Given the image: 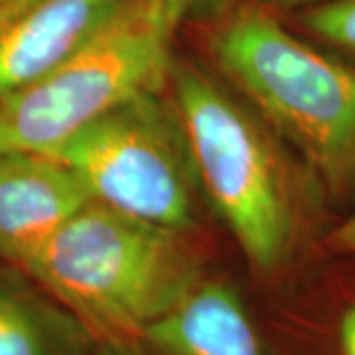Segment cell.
I'll use <instances>...</instances> for the list:
<instances>
[{"instance_id": "6da1fadb", "label": "cell", "mask_w": 355, "mask_h": 355, "mask_svg": "<svg viewBox=\"0 0 355 355\" xmlns=\"http://www.w3.org/2000/svg\"><path fill=\"white\" fill-rule=\"evenodd\" d=\"M22 272L95 342H140L203 279L182 231L89 202Z\"/></svg>"}, {"instance_id": "7a4b0ae2", "label": "cell", "mask_w": 355, "mask_h": 355, "mask_svg": "<svg viewBox=\"0 0 355 355\" xmlns=\"http://www.w3.org/2000/svg\"><path fill=\"white\" fill-rule=\"evenodd\" d=\"M223 73L336 196L355 193V69L288 32L261 4L217 28Z\"/></svg>"}, {"instance_id": "3957f363", "label": "cell", "mask_w": 355, "mask_h": 355, "mask_svg": "<svg viewBox=\"0 0 355 355\" xmlns=\"http://www.w3.org/2000/svg\"><path fill=\"white\" fill-rule=\"evenodd\" d=\"M168 81L196 178L217 216L254 270H279L296 245L298 203L275 142L200 67L174 60Z\"/></svg>"}, {"instance_id": "277c9868", "label": "cell", "mask_w": 355, "mask_h": 355, "mask_svg": "<svg viewBox=\"0 0 355 355\" xmlns=\"http://www.w3.org/2000/svg\"><path fill=\"white\" fill-rule=\"evenodd\" d=\"M190 0H132L64 64L0 99V154H53L81 128L142 93L160 91Z\"/></svg>"}, {"instance_id": "5b68a950", "label": "cell", "mask_w": 355, "mask_h": 355, "mask_svg": "<svg viewBox=\"0 0 355 355\" xmlns=\"http://www.w3.org/2000/svg\"><path fill=\"white\" fill-rule=\"evenodd\" d=\"M53 156L81 178L93 202L182 233L196 221L198 178L176 109L160 91L103 114Z\"/></svg>"}, {"instance_id": "8992f818", "label": "cell", "mask_w": 355, "mask_h": 355, "mask_svg": "<svg viewBox=\"0 0 355 355\" xmlns=\"http://www.w3.org/2000/svg\"><path fill=\"white\" fill-rule=\"evenodd\" d=\"M132 0H10L0 8V99L103 32Z\"/></svg>"}, {"instance_id": "52a82bcc", "label": "cell", "mask_w": 355, "mask_h": 355, "mask_svg": "<svg viewBox=\"0 0 355 355\" xmlns=\"http://www.w3.org/2000/svg\"><path fill=\"white\" fill-rule=\"evenodd\" d=\"M91 200L81 178L51 154H0V259L22 270Z\"/></svg>"}, {"instance_id": "ba28073f", "label": "cell", "mask_w": 355, "mask_h": 355, "mask_svg": "<svg viewBox=\"0 0 355 355\" xmlns=\"http://www.w3.org/2000/svg\"><path fill=\"white\" fill-rule=\"evenodd\" d=\"M140 343L148 355H268L239 292L214 279L200 280Z\"/></svg>"}, {"instance_id": "9c48e42d", "label": "cell", "mask_w": 355, "mask_h": 355, "mask_svg": "<svg viewBox=\"0 0 355 355\" xmlns=\"http://www.w3.org/2000/svg\"><path fill=\"white\" fill-rule=\"evenodd\" d=\"M95 343L38 284L0 270V355H91Z\"/></svg>"}, {"instance_id": "30bf717a", "label": "cell", "mask_w": 355, "mask_h": 355, "mask_svg": "<svg viewBox=\"0 0 355 355\" xmlns=\"http://www.w3.org/2000/svg\"><path fill=\"white\" fill-rule=\"evenodd\" d=\"M306 32L355 60V0H320L298 10Z\"/></svg>"}, {"instance_id": "8fae6325", "label": "cell", "mask_w": 355, "mask_h": 355, "mask_svg": "<svg viewBox=\"0 0 355 355\" xmlns=\"http://www.w3.org/2000/svg\"><path fill=\"white\" fill-rule=\"evenodd\" d=\"M328 245L336 253L355 254V211L331 231Z\"/></svg>"}, {"instance_id": "7c38bea8", "label": "cell", "mask_w": 355, "mask_h": 355, "mask_svg": "<svg viewBox=\"0 0 355 355\" xmlns=\"http://www.w3.org/2000/svg\"><path fill=\"white\" fill-rule=\"evenodd\" d=\"M91 355H148L144 345L140 342H116V340H107V342H97L93 347Z\"/></svg>"}, {"instance_id": "4fadbf2b", "label": "cell", "mask_w": 355, "mask_h": 355, "mask_svg": "<svg viewBox=\"0 0 355 355\" xmlns=\"http://www.w3.org/2000/svg\"><path fill=\"white\" fill-rule=\"evenodd\" d=\"M340 347L343 355H355V304L349 306L340 320Z\"/></svg>"}, {"instance_id": "5bb4252c", "label": "cell", "mask_w": 355, "mask_h": 355, "mask_svg": "<svg viewBox=\"0 0 355 355\" xmlns=\"http://www.w3.org/2000/svg\"><path fill=\"white\" fill-rule=\"evenodd\" d=\"M257 4L265 6L268 10H302L310 4H316L320 0H254Z\"/></svg>"}, {"instance_id": "9a60e30c", "label": "cell", "mask_w": 355, "mask_h": 355, "mask_svg": "<svg viewBox=\"0 0 355 355\" xmlns=\"http://www.w3.org/2000/svg\"><path fill=\"white\" fill-rule=\"evenodd\" d=\"M8 2H10V0H0V8H2L4 4H8Z\"/></svg>"}, {"instance_id": "2e32d148", "label": "cell", "mask_w": 355, "mask_h": 355, "mask_svg": "<svg viewBox=\"0 0 355 355\" xmlns=\"http://www.w3.org/2000/svg\"><path fill=\"white\" fill-rule=\"evenodd\" d=\"M196 4V0H190V6H193Z\"/></svg>"}]
</instances>
